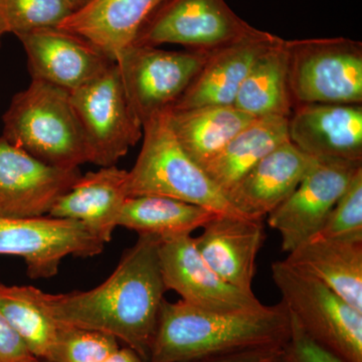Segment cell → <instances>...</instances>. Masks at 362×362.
I'll use <instances>...</instances> for the list:
<instances>
[{"mask_svg": "<svg viewBox=\"0 0 362 362\" xmlns=\"http://www.w3.org/2000/svg\"><path fill=\"white\" fill-rule=\"evenodd\" d=\"M127 173L113 165L81 175L49 216L78 221L104 244L110 242L128 199Z\"/></svg>", "mask_w": 362, "mask_h": 362, "instance_id": "obj_20", "label": "cell"}, {"mask_svg": "<svg viewBox=\"0 0 362 362\" xmlns=\"http://www.w3.org/2000/svg\"><path fill=\"white\" fill-rule=\"evenodd\" d=\"M142 128L141 150L127 173L128 197L159 195L216 214L242 216L204 169L181 148L169 127L166 111L143 124Z\"/></svg>", "mask_w": 362, "mask_h": 362, "instance_id": "obj_4", "label": "cell"}, {"mask_svg": "<svg viewBox=\"0 0 362 362\" xmlns=\"http://www.w3.org/2000/svg\"><path fill=\"white\" fill-rule=\"evenodd\" d=\"M290 323L289 335L272 362H346L309 337L291 315Z\"/></svg>", "mask_w": 362, "mask_h": 362, "instance_id": "obj_30", "label": "cell"}, {"mask_svg": "<svg viewBox=\"0 0 362 362\" xmlns=\"http://www.w3.org/2000/svg\"><path fill=\"white\" fill-rule=\"evenodd\" d=\"M105 244L82 223L44 216L9 218L0 216V255L23 259L28 277L49 279L59 273L68 256L92 258Z\"/></svg>", "mask_w": 362, "mask_h": 362, "instance_id": "obj_10", "label": "cell"}, {"mask_svg": "<svg viewBox=\"0 0 362 362\" xmlns=\"http://www.w3.org/2000/svg\"><path fill=\"white\" fill-rule=\"evenodd\" d=\"M89 163L116 165L143 136L142 124L131 109L116 63L87 84L70 92Z\"/></svg>", "mask_w": 362, "mask_h": 362, "instance_id": "obj_7", "label": "cell"}, {"mask_svg": "<svg viewBox=\"0 0 362 362\" xmlns=\"http://www.w3.org/2000/svg\"><path fill=\"white\" fill-rule=\"evenodd\" d=\"M73 11L66 0H0V16L6 33L16 37L40 28H57Z\"/></svg>", "mask_w": 362, "mask_h": 362, "instance_id": "obj_27", "label": "cell"}, {"mask_svg": "<svg viewBox=\"0 0 362 362\" xmlns=\"http://www.w3.org/2000/svg\"><path fill=\"white\" fill-rule=\"evenodd\" d=\"M66 1L70 4L73 11H77V9L81 8V7L84 6V4H87L88 0H66Z\"/></svg>", "mask_w": 362, "mask_h": 362, "instance_id": "obj_34", "label": "cell"}, {"mask_svg": "<svg viewBox=\"0 0 362 362\" xmlns=\"http://www.w3.org/2000/svg\"><path fill=\"white\" fill-rule=\"evenodd\" d=\"M18 37L33 80L69 92L87 84L115 63L88 40L58 28H40Z\"/></svg>", "mask_w": 362, "mask_h": 362, "instance_id": "obj_14", "label": "cell"}, {"mask_svg": "<svg viewBox=\"0 0 362 362\" xmlns=\"http://www.w3.org/2000/svg\"><path fill=\"white\" fill-rule=\"evenodd\" d=\"M166 118L181 148L202 168L256 119L233 105L168 110Z\"/></svg>", "mask_w": 362, "mask_h": 362, "instance_id": "obj_22", "label": "cell"}, {"mask_svg": "<svg viewBox=\"0 0 362 362\" xmlns=\"http://www.w3.org/2000/svg\"><path fill=\"white\" fill-rule=\"evenodd\" d=\"M294 107L362 104V44L346 37L284 40Z\"/></svg>", "mask_w": 362, "mask_h": 362, "instance_id": "obj_6", "label": "cell"}, {"mask_svg": "<svg viewBox=\"0 0 362 362\" xmlns=\"http://www.w3.org/2000/svg\"><path fill=\"white\" fill-rule=\"evenodd\" d=\"M4 33H6V30L4 28V21L1 20V16H0V45H1V37Z\"/></svg>", "mask_w": 362, "mask_h": 362, "instance_id": "obj_35", "label": "cell"}, {"mask_svg": "<svg viewBox=\"0 0 362 362\" xmlns=\"http://www.w3.org/2000/svg\"><path fill=\"white\" fill-rule=\"evenodd\" d=\"M284 40L264 52L240 86L233 106L255 118L291 115L293 103L288 82Z\"/></svg>", "mask_w": 362, "mask_h": 362, "instance_id": "obj_25", "label": "cell"}, {"mask_svg": "<svg viewBox=\"0 0 362 362\" xmlns=\"http://www.w3.org/2000/svg\"><path fill=\"white\" fill-rule=\"evenodd\" d=\"M280 40L281 37L259 30L256 35L216 49L169 110L233 105L257 59Z\"/></svg>", "mask_w": 362, "mask_h": 362, "instance_id": "obj_17", "label": "cell"}, {"mask_svg": "<svg viewBox=\"0 0 362 362\" xmlns=\"http://www.w3.org/2000/svg\"><path fill=\"white\" fill-rule=\"evenodd\" d=\"M290 142L314 158L362 161L361 104H302L288 120Z\"/></svg>", "mask_w": 362, "mask_h": 362, "instance_id": "obj_15", "label": "cell"}, {"mask_svg": "<svg viewBox=\"0 0 362 362\" xmlns=\"http://www.w3.org/2000/svg\"><path fill=\"white\" fill-rule=\"evenodd\" d=\"M259 32L226 0H166L143 25L133 45L173 44L213 52Z\"/></svg>", "mask_w": 362, "mask_h": 362, "instance_id": "obj_9", "label": "cell"}, {"mask_svg": "<svg viewBox=\"0 0 362 362\" xmlns=\"http://www.w3.org/2000/svg\"><path fill=\"white\" fill-rule=\"evenodd\" d=\"M0 310V362H39Z\"/></svg>", "mask_w": 362, "mask_h": 362, "instance_id": "obj_31", "label": "cell"}, {"mask_svg": "<svg viewBox=\"0 0 362 362\" xmlns=\"http://www.w3.org/2000/svg\"><path fill=\"white\" fill-rule=\"evenodd\" d=\"M0 310L28 351L40 361H49L59 324L35 299L33 286L0 284Z\"/></svg>", "mask_w": 362, "mask_h": 362, "instance_id": "obj_26", "label": "cell"}, {"mask_svg": "<svg viewBox=\"0 0 362 362\" xmlns=\"http://www.w3.org/2000/svg\"><path fill=\"white\" fill-rule=\"evenodd\" d=\"M80 169L54 168L0 137V216L37 218L77 182Z\"/></svg>", "mask_w": 362, "mask_h": 362, "instance_id": "obj_13", "label": "cell"}, {"mask_svg": "<svg viewBox=\"0 0 362 362\" xmlns=\"http://www.w3.org/2000/svg\"><path fill=\"white\" fill-rule=\"evenodd\" d=\"M285 261L318 279L362 312V242L317 233L288 252Z\"/></svg>", "mask_w": 362, "mask_h": 362, "instance_id": "obj_21", "label": "cell"}, {"mask_svg": "<svg viewBox=\"0 0 362 362\" xmlns=\"http://www.w3.org/2000/svg\"><path fill=\"white\" fill-rule=\"evenodd\" d=\"M2 120V137L44 163L78 169L89 162L70 92L63 88L33 80L14 95Z\"/></svg>", "mask_w": 362, "mask_h": 362, "instance_id": "obj_3", "label": "cell"}, {"mask_svg": "<svg viewBox=\"0 0 362 362\" xmlns=\"http://www.w3.org/2000/svg\"><path fill=\"white\" fill-rule=\"evenodd\" d=\"M216 213L204 207L159 195L128 197L119 226L138 235H154L161 240L190 235L211 220Z\"/></svg>", "mask_w": 362, "mask_h": 362, "instance_id": "obj_24", "label": "cell"}, {"mask_svg": "<svg viewBox=\"0 0 362 362\" xmlns=\"http://www.w3.org/2000/svg\"><path fill=\"white\" fill-rule=\"evenodd\" d=\"M282 302L252 313L221 314L164 300L149 362H194L256 347L280 346L290 333Z\"/></svg>", "mask_w": 362, "mask_h": 362, "instance_id": "obj_2", "label": "cell"}, {"mask_svg": "<svg viewBox=\"0 0 362 362\" xmlns=\"http://www.w3.org/2000/svg\"><path fill=\"white\" fill-rule=\"evenodd\" d=\"M161 239L139 235L110 277L89 291L33 295L52 320L62 325L107 333L122 340L149 362L166 289L162 277Z\"/></svg>", "mask_w": 362, "mask_h": 362, "instance_id": "obj_1", "label": "cell"}, {"mask_svg": "<svg viewBox=\"0 0 362 362\" xmlns=\"http://www.w3.org/2000/svg\"><path fill=\"white\" fill-rule=\"evenodd\" d=\"M282 303L305 332L346 362H362V312L310 274L283 261L271 266Z\"/></svg>", "mask_w": 362, "mask_h": 362, "instance_id": "obj_5", "label": "cell"}, {"mask_svg": "<svg viewBox=\"0 0 362 362\" xmlns=\"http://www.w3.org/2000/svg\"><path fill=\"white\" fill-rule=\"evenodd\" d=\"M39 362H52V361H39Z\"/></svg>", "mask_w": 362, "mask_h": 362, "instance_id": "obj_36", "label": "cell"}, {"mask_svg": "<svg viewBox=\"0 0 362 362\" xmlns=\"http://www.w3.org/2000/svg\"><path fill=\"white\" fill-rule=\"evenodd\" d=\"M102 362H146L142 358L137 352L134 351L130 347H125V349H120L116 350L114 354L110 356L107 357L104 361Z\"/></svg>", "mask_w": 362, "mask_h": 362, "instance_id": "obj_33", "label": "cell"}, {"mask_svg": "<svg viewBox=\"0 0 362 362\" xmlns=\"http://www.w3.org/2000/svg\"><path fill=\"white\" fill-rule=\"evenodd\" d=\"M166 0H88L57 28L88 40L112 61L134 44L143 25Z\"/></svg>", "mask_w": 362, "mask_h": 362, "instance_id": "obj_19", "label": "cell"}, {"mask_svg": "<svg viewBox=\"0 0 362 362\" xmlns=\"http://www.w3.org/2000/svg\"><path fill=\"white\" fill-rule=\"evenodd\" d=\"M288 120V117L281 116L255 119L218 156L202 166L226 197L262 159L290 141Z\"/></svg>", "mask_w": 362, "mask_h": 362, "instance_id": "obj_23", "label": "cell"}, {"mask_svg": "<svg viewBox=\"0 0 362 362\" xmlns=\"http://www.w3.org/2000/svg\"><path fill=\"white\" fill-rule=\"evenodd\" d=\"M159 259L166 289L185 303L214 313L240 314L264 310L254 292L243 291L221 278L202 259L190 235L161 240Z\"/></svg>", "mask_w": 362, "mask_h": 362, "instance_id": "obj_12", "label": "cell"}, {"mask_svg": "<svg viewBox=\"0 0 362 362\" xmlns=\"http://www.w3.org/2000/svg\"><path fill=\"white\" fill-rule=\"evenodd\" d=\"M213 52L166 51L159 47L133 45L120 54L116 64L124 90L142 126L171 109Z\"/></svg>", "mask_w": 362, "mask_h": 362, "instance_id": "obj_8", "label": "cell"}, {"mask_svg": "<svg viewBox=\"0 0 362 362\" xmlns=\"http://www.w3.org/2000/svg\"><path fill=\"white\" fill-rule=\"evenodd\" d=\"M118 349V340L110 334L59 324L49 361L102 362Z\"/></svg>", "mask_w": 362, "mask_h": 362, "instance_id": "obj_28", "label": "cell"}, {"mask_svg": "<svg viewBox=\"0 0 362 362\" xmlns=\"http://www.w3.org/2000/svg\"><path fill=\"white\" fill-rule=\"evenodd\" d=\"M362 161L317 158L296 189L269 214L268 225L282 238V251L295 247L320 232L321 228Z\"/></svg>", "mask_w": 362, "mask_h": 362, "instance_id": "obj_11", "label": "cell"}, {"mask_svg": "<svg viewBox=\"0 0 362 362\" xmlns=\"http://www.w3.org/2000/svg\"><path fill=\"white\" fill-rule=\"evenodd\" d=\"M316 159L286 142L262 159L226 197L242 216L263 220L296 189Z\"/></svg>", "mask_w": 362, "mask_h": 362, "instance_id": "obj_18", "label": "cell"}, {"mask_svg": "<svg viewBox=\"0 0 362 362\" xmlns=\"http://www.w3.org/2000/svg\"><path fill=\"white\" fill-rule=\"evenodd\" d=\"M194 244L207 265L226 282L252 292L256 259L266 240L263 220L216 214Z\"/></svg>", "mask_w": 362, "mask_h": 362, "instance_id": "obj_16", "label": "cell"}, {"mask_svg": "<svg viewBox=\"0 0 362 362\" xmlns=\"http://www.w3.org/2000/svg\"><path fill=\"white\" fill-rule=\"evenodd\" d=\"M318 235L362 242V168L331 209Z\"/></svg>", "mask_w": 362, "mask_h": 362, "instance_id": "obj_29", "label": "cell"}, {"mask_svg": "<svg viewBox=\"0 0 362 362\" xmlns=\"http://www.w3.org/2000/svg\"><path fill=\"white\" fill-rule=\"evenodd\" d=\"M279 346L256 347L194 362H272Z\"/></svg>", "mask_w": 362, "mask_h": 362, "instance_id": "obj_32", "label": "cell"}]
</instances>
